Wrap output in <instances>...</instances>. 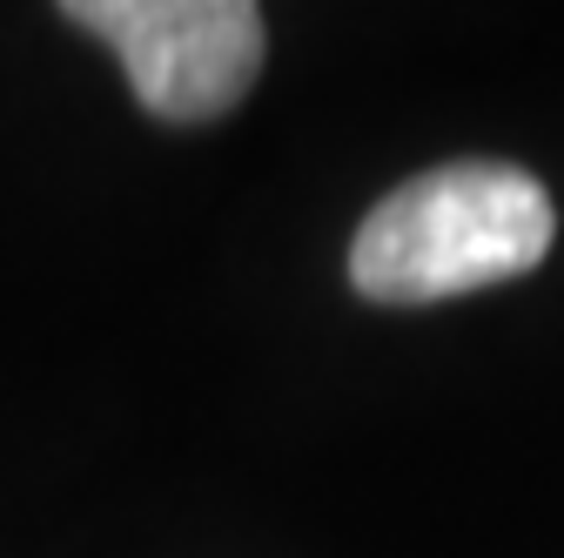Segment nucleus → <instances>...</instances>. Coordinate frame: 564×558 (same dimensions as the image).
<instances>
[{"mask_svg": "<svg viewBox=\"0 0 564 558\" xmlns=\"http://www.w3.org/2000/svg\"><path fill=\"white\" fill-rule=\"evenodd\" d=\"M557 208L511 162H451L397 182L349 243V283L370 303H451L538 269Z\"/></svg>", "mask_w": 564, "mask_h": 558, "instance_id": "1", "label": "nucleus"}, {"mask_svg": "<svg viewBox=\"0 0 564 558\" xmlns=\"http://www.w3.org/2000/svg\"><path fill=\"white\" fill-rule=\"evenodd\" d=\"M67 21L108 41L134 101L175 128L229 115L262 75V14L249 0H75Z\"/></svg>", "mask_w": 564, "mask_h": 558, "instance_id": "2", "label": "nucleus"}]
</instances>
